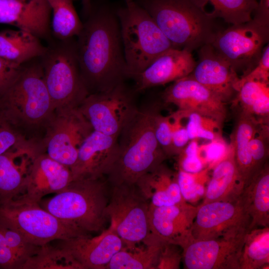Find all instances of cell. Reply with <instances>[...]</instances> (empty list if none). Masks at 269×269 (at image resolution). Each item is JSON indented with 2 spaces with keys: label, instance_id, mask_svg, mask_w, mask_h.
<instances>
[{
  "label": "cell",
  "instance_id": "obj_30",
  "mask_svg": "<svg viewBox=\"0 0 269 269\" xmlns=\"http://www.w3.org/2000/svg\"><path fill=\"white\" fill-rule=\"evenodd\" d=\"M240 106V111L268 123L269 116V83L247 80L238 83V91L232 101Z\"/></svg>",
  "mask_w": 269,
  "mask_h": 269
},
{
  "label": "cell",
  "instance_id": "obj_1",
  "mask_svg": "<svg viewBox=\"0 0 269 269\" xmlns=\"http://www.w3.org/2000/svg\"><path fill=\"white\" fill-rule=\"evenodd\" d=\"M82 79L90 94L108 91L128 77L120 27L106 8H92L76 37Z\"/></svg>",
  "mask_w": 269,
  "mask_h": 269
},
{
  "label": "cell",
  "instance_id": "obj_40",
  "mask_svg": "<svg viewBox=\"0 0 269 269\" xmlns=\"http://www.w3.org/2000/svg\"><path fill=\"white\" fill-rule=\"evenodd\" d=\"M210 141L198 146L199 155L209 170L214 168L225 157L230 147V144L227 143L223 136Z\"/></svg>",
  "mask_w": 269,
  "mask_h": 269
},
{
  "label": "cell",
  "instance_id": "obj_19",
  "mask_svg": "<svg viewBox=\"0 0 269 269\" xmlns=\"http://www.w3.org/2000/svg\"><path fill=\"white\" fill-rule=\"evenodd\" d=\"M47 0H0V23L27 31L47 44L54 40Z\"/></svg>",
  "mask_w": 269,
  "mask_h": 269
},
{
  "label": "cell",
  "instance_id": "obj_9",
  "mask_svg": "<svg viewBox=\"0 0 269 269\" xmlns=\"http://www.w3.org/2000/svg\"><path fill=\"white\" fill-rule=\"evenodd\" d=\"M149 205L136 184L111 187L106 212L111 220L110 226L126 248L133 249L150 234L147 218Z\"/></svg>",
  "mask_w": 269,
  "mask_h": 269
},
{
  "label": "cell",
  "instance_id": "obj_12",
  "mask_svg": "<svg viewBox=\"0 0 269 269\" xmlns=\"http://www.w3.org/2000/svg\"><path fill=\"white\" fill-rule=\"evenodd\" d=\"M47 133L39 144L41 150L71 168L79 147L94 131L78 108L55 112L47 125Z\"/></svg>",
  "mask_w": 269,
  "mask_h": 269
},
{
  "label": "cell",
  "instance_id": "obj_5",
  "mask_svg": "<svg viewBox=\"0 0 269 269\" xmlns=\"http://www.w3.org/2000/svg\"><path fill=\"white\" fill-rule=\"evenodd\" d=\"M128 77L144 70L174 48L147 11L134 0H125L117 13Z\"/></svg>",
  "mask_w": 269,
  "mask_h": 269
},
{
  "label": "cell",
  "instance_id": "obj_32",
  "mask_svg": "<svg viewBox=\"0 0 269 269\" xmlns=\"http://www.w3.org/2000/svg\"><path fill=\"white\" fill-rule=\"evenodd\" d=\"M204 11L205 6L211 4L212 10L207 14L213 19L220 18L232 25L250 21L257 7L258 0H191Z\"/></svg>",
  "mask_w": 269,
  "mask_h": 269
},
{
  "label": "cell",
  "instance_id": "obj_48",
  "mask_svg": "<svg viewBox=\"0 0 269 269\" xmlns=\"http://www.w3.org/2000/svg\"><path fill=\"white\" fill-rule=\"evenodd\" d=\"M252 19L264 26L269 27V0H259Z\"/></svg>",
  "mask_w": 269,
  "mask_h": 269
},
{
  "label": "cell",
  "instance_id": "obj_29",
  "mask_svg": "<svg viewBox=\"0 0 269 269\" xmlns=\"http://www.w3.org/2000/svg\"><path fill=\"white\" fill-rule=\"evenodd\" d=\"M165 242L150 233L142 242L145 247L123 248L112 257L106 269H156L161 248Z\"/></svg>",
  "mask_w": 269,
  "mask_h": 269
},
{
  "label": "cell",
  "instance_id": "obj_28",
  "mask_svg": "<svg viewBox=\"0 0 269 269\" xmlns=\"http://www.w3.org/2000/svg\"><path fill=\"white\" fill-rule=\"evenodd\" d=\"M47 46L33 34L20 29L0 31V57L22 65L42 56Z\"/></svg>",
  "mask_w": 269,
  "mask_h": 269
},
{
  "label": "cell",
  "instance_id": "obj_23",
  "mask_svg": "<svg viewBox=\"0 0 269 269\" xmlns=\"http://www.w3.org/2000/svg\"><path fill=\"white\" fill-rule=\"evenodd\" d=\"M191 53L174 48L163 53L144 70L133 77L135 92L174 82L190 75L196 65Z\"/></svg>",
  "mask_w": 269,
  "mask_h": 269
},
{
  "label": "cell",
  "instance_id": "obj_11",
  "mask_svg": "<svg viewBox=\"0 0 269 269\" xmlns=\"http://www.w3.org/2000/svg\"><path fill=\"white\" fill-rule=\"evenodd\" d=\"M269 36V27L251 19L219 30L211 44L237 73L244 71L245 75L258 63Z\"/></svg>",
  "mask_w": 269,
  "mask_h": 269
},
{
  "label": "cell",
  "instance_id": "obj_39",
  "mask_svg": "<svg viewBox=\"0 0 269 269\" xmlns=\"http://www.w3.org/2000/svg\"><path fill=\"white\" fill-rule=\"evenodd\" d=\"M32 142L26 139L18 128L0 110V155L12 148L26 146Z\"/></svg>",
  "mask_w": 269,
  "mask_h": 269
},
{
  "label": "cell",
  "instance_id": "obj_2",
  "mask_svg": "<svg viewBox=\"0 0 269 269\" xmlns=\"http://www.w3.org/2000/svg\"><path fill=\"white\" fill-rule=\"evenodd\" d=\"M158 103L138 107L119 136L118 158L106 175L111 187L135 184L167 158L155 135Z\"/></svg>",
  "mask_w": 269,
  "mask_h": 269
},
{
  "label": "cell",
  "instance_id": "obj_43",
  "mask_svg": "<svg viewBox=\"0 0 269 269\" xmlns=\"http://www.w3.org/2000/svg\"><path fill=\"white\" fill-rule=\"evenodd\" d=\"M172 121V141L174 155H178L190 140L186 127L182 123L184 119L178 111L170 114Z\"/></svg>",
  "mask_w": 269,
  "mask_h": 269
},
{
  "label": "cell",
  "instance_id": "obj_46",
  "mask_svg": "<svg viewBox=\"0 0 269 269\" xmlns=\"http://www.w3.org/2000/svg\"><path fill=\"white\" fill-rule=\"evenodd\" d=\"M269 45L263 49L261 57L256 65L250 71L240 78L239 82L247 80H256L269 83Z\"/></svg>",
  "mask_w": 269,
  "mask_h": 269
},
{
  "label": "cell",
  "instance_id": "obj_10",
  "mask_svg": "<svg viewBox=\"0 0 269 269\" xmlns=\"http://www.w3.org/2000/svg\"><path fill=\"white\" fill-rule=\"evenodd\" d=\"M135 92L123 82L108 91L89 94L78 109L94 131L119 137L138 108Z\"/></svg>",
  "mask_w": 269,
  "mask_h": 269
},
{
  "label": "cell",
  "instance_id": "obj_49",
  "mask_svg": "<svg viewBox=\"0 0 269 269\" xmlns=\"http://www.w3.org/2000/svg\"><path fill=\"white\" fill-rule=\"evenodd\" d=\"M82 3L84 14L87 17L92 8L91 0H82Z\"/></svg>",
  "mask_w": 269,
  "mask_h": 269
},
{
  "label": "cell",
  "instance_id": "obj_27",
  "mask_svg": "<svg viewBox=\"0 0 269 269\" xmlns=\"http://www.w3.org/2000/svg\"><path fill=\"white\" fill-rule=\"evenodd\" d=\"M261 123H263L254 117L239 111L231 134L230 143L233 147L238 170L245 187L257 174L250 154L249 143Z\"/></svg>",
  "mask_w": 269,
  "mask_h": 269
},
{
  "label": "cell",
  "instance_id": "obj_42",
  "mask_svg": "<svg viewBox=\"0 0 269 269\" xmlns=\"http://www.w3.org/2000/svg\"><path fill=\"white\" fill-rule=\"evenodd\" d=\"M155 135L162 150L167 157L174 156L172 141L171 115L164 116L157 113L155 119Z\"/></svg>",
  "mask_w": 269,
  "mask_h": 269
},
{
  "label": "cell",
  "instance_id": "obj_47",
  "mask_svg": "<svg viewBox=\"0 0 269 269\" xmlns=\"http://www.w3.org/2000/svg\"><path fill=\"white\" fill-rule=\"evenodd\" d=\"M22 264L7 245L0 227V268L21 269Z\"/></svg>",
  "mask_w": 269,
  "mask_h": 269
},
{
  "label": "cell",
  "instance_id": "obj_34",
  "mask_svg": "<svg viewBox=\"0 0 269 269\" xmlns=\"http://www.w3.org/2000/svg\"><path fill=\"white\" fill-rule=\"evenodd\" d=\"M21 269H81L72 257L58 246L49 244L40 246L38 252L24 264Z\"/></svg>",
  "mask_w": 269,
  "mask_h": 269
},
{
  "label": "cell",
  "instance_id": "obj_22",
  "mask_svg": "<svg viewBox=\"0 0 269 269\" xmlns=\"http://www.w3.org/2000/svg\"><path fill=\"white\" fill-rule=\"evenodd\" d=\"M39 151V144L32 142L0 155V205L24 193L31 165Z\"/></svg>",
  "mask_w": 269,
  "mask_h": 269
},
{
  "label": "cell",
  "instance_id": "obj_45",
  "mask_svg": "<svg viewBox=\"0 0 269 269\" xmlns=\"http://www.w3.org/2000/svg\"><path fill=\"white\" fill-rule=\"evenodd\" d=\"M23 64H18L0 57V97L16 80Z\"/></svg>",
  "mask_w": 269,
  "mask_h": 269
},
{
  "label": "cell",
  "instance_id": "obj_25",
  "mask_svg": "<svg viewBox=\"0 0 269 269\" xmlns=\"http://www.w3.org/2000/svg\"><path fill=\"white\" fill-rule=\"evenodd\" d=\"M135 184L149 203L155 206L173 205L185 200L177 173L163 163L142 176Z\"/></svg>",
  "mask_w": 269,
  "mask_h": 269
},
{
  "label": "cell",
  "instance_id": "obj_7",
  "mask_svg": "<svg viewBox=\"0 0 269 269\" xmlns=\"http://www.w3.org/2000/svg\"><path fill=\"white\" fill-rule=\"evenodd\" d=\"M46 46L39 58L54 112L78 108L89 93L80 74L76 39H54Z\"/></svg>",
  "mask_w": 269,
  "mask_h": 269
},
{
  "label": "cell",
  "instance_id": "obj_38",
  "mask_svg": "<svg viewBox=\"0 0 269 269\" xmlns=\"http://www.w3.org/2000/svg\"><path fill=\"white\" fill-rule=\"evenodd\" d=\"M269 126L261 123L249 143L250 154L258 174L267 163L269 155Z\"/></svg>",
  "mask_w": 269,
  "mask_h": 269
},
{
  "label": "cell",
  "instance_id": "obj_36",
  "mask_svg": "<svg viewBox=\"0 0 269 269\" xmlns=\"http://www.w3.org/2000/svg\"><path fill=\"white\" fill-rule=\"evenodd\" d=\"M209 169L197 173H189L179 169L177 181L183 198L186 201H195L204 193V183L207 180Z\"/></svg>",
  "mask_w": 269,
  "mask_h": 269
},
{
  "label": "cell",
  "instance_id": "obj_4",
  "mask_svg": "<svg viewBox=\"0 0 269 269\" xmlns=\"http://www.w3.org/2000/svg\"><path fill=\"white\" fill-rule=\"evenodd\" d=\"M140 5L174 48L192 52L211 44L219 31L215 19L191 0H141Z\"/></svg>",
  "mask_w": 269,
  "mask_h": 269
},
{
  "label": "cell",
  "instance_id": "obj_35",
  "mask_svg": "<svg viewBox=\"0 0 269 269\" xmlns=\"http://www.w3.org/2000/svg\"><path fill=\"white\" fill-rule=\"evenodd\" d=\"M179 112L184 119H188L186 129L190 140H211L223 136V125L217 121L196 113Z\"/></svg>",
  "mask_w": 269,
  "mask_h": 269
},
{
  "label": "cell",
  "instance_id": "obj_14",
  "mask_svg": "<svg viewBox=\"0 0 269 269\" xmlns=\"http://www.w3.org/2000/svg\"><path fill=\"white\" fill-rule=\"evenodd\" d=\"M246 231L215 239L194 240L182 249L187 269H239Z\"/></svg>",
  "mask_w": 269,
  "mask_h": 269
},
{
  "label": "cell",
  "instance_id": "obj_18",
  "mask_svg": "<svg viewBox=\"0 0 269 269\" xmlns=\"http://www.w3.org/2000/svg\"><path fill=\"white\" fill-rule=\"evenodd\" d=\"M190 75L226 104L232 102L237 94L240 80L237 73L211 44L199 49L198 60Z\"/></svg>",
  "mask_w": 269,
  "mask_h": 269
},
{
  "label": "cell",
  "instance_id": "obj_6",
  "mask_svg": "<svg viewBox=\"0 0 269 269\" xmlns=\"http://www.w3.org/2000/svg\"><path fill=\"white\" fill-rule=\"evenodd\" d=\"M0 110L18 128L46 125L54 113L39 58L26 62L0 97Z\"/></svg>",
  "mask_w": 269,
  "mask_h": 269
},
{
  "label": "cell",
  "instance_id": "obj_41",
  "mask_svg": "<svg viewBox=\"0 0 269 269\" xmlns=\"http://www.w3.org/2000/svg\"><path fill=\"white\" fill-rule=\"evenodd\" d=\"M197 139H192L178 155L179 169L189 173H197L205 169L198 153Z\"/></svg>",
  "mask_w": 269,
  "mask_h": 269
},
{
  "label": "cell",
  "instance_id": "obj_21",
  "mask_svg": "<svg viewBox=\"0 0 269 269\" xmlns=\"http://www.w3.org/2000/svg\"><path fill=\"white\" fill-rule=\"evenodd\" d=\"M72 180L70 168L40 151L33 161L24 192L18 196L39 203L45 196L59 192Z\"/></svg>",
  "mask_w": 269,
  "mask_h": 269
},
{
  "label": "cell",
  "instance_id": "obj_31",
  "mask_svg": "<svg viewBox=\"0 0 269 269\" xmlns=\"http://www.w3.org/2000/svg\"><path fill=\"white\" fill-rule=\"evenodd\" d=\"M269 264V228H256L245 235L239 269H267Z\"/></svg>",
  "mask_w": 269,
  "mask_h": 269
},
{
  "label": "cell",
  "instance_id": "obj_24",
  "mask_svg": "<svg viewBox=\"0 0 269 269\" xmlns=\"http://www.w3.org/2000/svg\"><path fill=\"white\" fill-rule=\"evenodd\" d=\"M229 144L227 154L214 168L202 204L236 201L245 187L237 167L233 147Z\"/></svg>",
  "mask_w": 269,
  "mask_h": 269
},
{
  "label": "cell",
  "instance_id": "obj_3",
  "mask_svg": "<svg viewBox=\"0 0 269 269\" xmlns=\"http://www.w3.org/2000/svg\"><path fill=\"white\" fill-rule=\"evenodd\" d=\"M111 187L106 177L73 180L40 206L64 222L89 234L102 230Z\"/></svg>",
  "mask_w": 269,
  "mask_h": 269
},
{
  "label": "cell",
  "instance_id": "obj_26",
  "mask_svg": "<svg viewBox=\"0 0 269 269\" xmlns=\"http://www.w3.org/2000/svg\"><path fill=\"white\" fill-rule=\"evenodd\" d=\"M239 200L244 211L250 217V230L269 227V167L268 162L244 188Z\"/></svg>",
  "mask_w": 269,
  "mask_h": 269
},
{
  "label": "cell",
  "instance_id": "obj_15",
  "mask_svg": "<svg viewBox=\"0 0 269 269\" xmlns=\"http://www.w3.org/2000/svg\"><path fill=\"white\" fill-rule=\"evenodd\" d=\"M164 103L173 104L178 111L196 113L223 125L227 118L226 103L190 75L178 79L162 94Z\"/></svg>",
  "mask_w": 269,
  "mask_h": 269
},
{
  "label": "cell",
  "instance_id": "obj_33",
  "mask_svg": "<svg viewBox=\"0 0 269 269\" xmlns=\"http://www.w3.org/2000/svg\"><path fill=\"white\" fill-rule=\"evenodd\" d=\"M52 18V35L54 39L64 40L77 37L83 25L76 11L73 0H47Z\"/></svg>",
  "mask_w": 269,
  "mask_h": 269
},
{
  "label": "cell",
  "instance_id": "obj_44",
  "mask_svg": "<svg viewBox=\"0 0 269 269\" xmlns=\"http://www.w3.org/2000/svg\"><path fill=\"white\" fill-rule=\"evenodd\" d=\"M179 246L164 242L161 248L156 269H178L182 255Z\"/></svg>",
  "mask_w": 269,
  "mask_h": 269
},
{
  "label": "cell",
  "instance_id": "obj_8",
  "mask_svg": "<svg viewBox=\"0 0 269 269\" xmlns=\"http://www.w3.org/2000/svg\"><path fill=\"white\" fill-rule=\"evenodd\" d=\"M0 222L16 230L28 241L38 246L55 240L89 235L60 220L42 208L39 203L19 196L0 205Z\"/></svg>",
  "mask_w": 269,
  "mask_h": 269
},
{
  "label": "cell",
  "instance_id": "obj_13",
  "mask_svg": "<svg viewBox=\"0 0 269 269\" xmlns=\"http://www.w3.org/2000/svg\"><path fill=\"white\" fill-rule=\"evenodd\" d=\"M198 207L192 226L194 240L215 239L250 230V217L239 199L235 202L201 204Z\"/></svg>",
  "mask_w": 269,
  "mask_h": 269
},
{
  "label": "cell",
  "instance_id": "obj_20",
  "mask_svg": "<svg viewBox=\"0 0 269 269\" xmlns=\"http://www.w3.org/2000/svg\"><path fill=\"white\" fill-rule=\"evenodd\" d=\"M57 246L71 255L81 269H106L124 243L112 226L98 236H78L59 240Z\"/></svg>",
  "mask_w": 269,
  "mask_h": 269
},
{
  "label": "cell",
  "instance_id": "obj_17",
  "mask_svg": "<svg viewBox=\"0 0 269 269\" xmlns=\"http://www.w3.org/2000/svg\"><path fill=\"white\" fill-rule=\"evenodd\" d=\"M119 151V137L93 131L79 148L76 161L71 168L73 180L106 176Z\"/></svg>",
  "mask_w": 269,
  "mask_h": 269
},
{
  "label": "cell",
  "instance_id": "obj_37",
  "mask_svg": "<svg viewBox=\"0 0 269 269\" xmlns=\"http://www.w3.org/2000/svg\"><path fill=\"white\" fill-rule=\"evenodd\" d=\"M0 227L7 245L20 261L22 267L28 259L38 252L40 246L31 243L18 231L0 222Z\"/></svg>",
  "mask_w": 269,
  "mask_h": 269
},
{
  "label": "cell",
  "instance_id": "obj_16",
  "mask_svg": "<svg viewBox=\"0 0 269 269\" xmlns=\"http://www.w3.org/2000/svg\"><path fill=\"white\" fill-rule=\"evenodd\" d=\"M198 208L185 200L170 206H155L149 203L147 218L150 233L182 249L194 241L192 226Z\"/></svg>",
  "mask_w": 269,
  "mask_h": 269
}]
</instances>
